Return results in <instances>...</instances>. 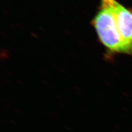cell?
<instances>
[{
  "label": "cell",
  "mask_w": 132,
  "mask_h": 132,
  "mask_svg": "<svg viewBox=\"0 0 132 132\" xmlns=\"http://www.w3.org/2000/svg\"><path fill=\"white\" fill-rule=\"evenodd\" d=\"M109 2L127 54L132 56V10L128 9L116 0Z\"/></svg>",
  "instance_id": "obj_2"
},
{
  "label": "cell",
  "mask_w": 132,
  "mask_h": 132,
  "mask_svg": "<svg viewBox=\"0 0 132 132\" xmlns=\"http://www.w3.org/2000/svg\"><path fill=\"white\" fill-rule=\"evenodd\" d=\"M93 24L101 43L111 53L127 54L109 0H101L100 10L93 19Z\"/></svg>",
  "instance_id": "obj_1"
}]
</instances>
